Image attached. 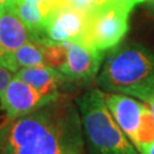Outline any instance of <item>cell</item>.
<instances>
[{"mask_svg": "<svg viewBox=\"0 0 154 154\" xmlns=\"http://www.w3.org/2000/svg\"><path fill=\"white\" fill-rule=\"evenodd\" d=\"M11 7L31 32L41 42L50 8L46 0H16Z\"/></svg>", "mask_w": 154, "mask_h": 154, "instance_id": "obj_11", "label": "cell"}, {"mask_svg": "<svg viewBox=\"0 0 154 154\" xmlns=\"http://www.w3.org/2000/svg\"><path fill=\"white\" fill-rule=\"evenodd\" d=\"M130 11L118 5L113 0L86 14V26L83 32V44L99 51H106L120 45L129 30Z\"/></svg>", "mask_w": 154, "mask_h": 154, "instance_id": "obj_4", "label": "cell"}, {"mask_svg": "<svg viewBox=\"0 0 154 154\" xmlns=\"http://www.w3.org/2000/svg\"><path fill=\"white\" fill-rule=\"evenodd\" d=\"M149 5H151L154 8V0H149Z\"/></svg>", "mask_w": 154, "mask_h": 154, "instance_id": "obj_23", "label": "cell"}, {"mask_svg": "<svg viewBox=\"0 0 154 154\" xmlns=\"http://www.w3.org/2000/svg\"><path fill=\"white\" fill-rule=\"evenodd\" d=\"M0 64L15 73L22 67L46 66L44 44L40 41H29L14 53L0 56Z\"/></svg>", "mask_w": 154, "mask_h": 154, "instance_id": "obj_12", "label": "cell"}, {"mask_svg": "<svg viewBox=\"0 0 154 154\" xmlns=\"http://www.w3.org/2000/svg\"><path fill=\"white\" fill-rule=\"evenodd\" d=\"M154 139V118L152 116V112L149 107L146 105L144 109L142 123L138 130V143H137V151L140 149V147L144 144H147Z\"/></svg>", "mask_w": 154, "mask_h": 154, "instance_id": "obj_14", "label": "cell"}, {"mask_svg": "<svg viewBox=\"0 0 154 154\" xmlns=\"http://www.w3.org/2000/svg\"><path fill=\"white\" fill-rule=\"evenodd\" d=\"M46 1H47V4H48L50 9L56 8V7H62L61 0H46Z\"/></svg>", "mask_w": 154, "mask_h": 154, "instance_id": "obj_20", "label": "cell"}, {"mask_svg": "<svg viewBox=\"0 0 154 154\" xmlns=\"http://www.w3.org/2000/svg\"><path fill=\"white\" fill-rule=\"evenodd\" d=\"M113 1L116 2L118 5H120L121 7H123L127 11H131L135 8V6L140 4V2H144L146 0H113Z\"/></svg>", "mask_w": 154, "mask_h": 154, "instance_id": "obj_17", "label": "cell"}, {"mask_svg": "<svg viewBox=\"0 0 154 154\" xmlns=\"http://www.w3.org/2000/svg\"><path fill=\"white\" fill-rule=\"evenodd\" d=\"M107 0H61L62 6H69L77 11L88 14L89 11L95 9L96 7L104 4Z\"/></svg>", "mask_w": 154, "mask_h": 154, "instance_id": "obj_15", "label": "cell"}, {"mask_svg": "<svg viewBox=\"0 0 154 154\" xmlns=\"http://www.w3.org/2000/svg\"><path fill=\"white\" fill-rule=\"evenodd\" d=\"M104 55L80 41L67 42L66 58L58 69L66 82L89 85L97 78Z\"/></svg>", "mask_w": 154, "mask_h": 154, "instance_id": "obj_5", "label": "cell"}, {"mask_svg": "<svg viewBox=\"0 0 154 154\" xmlns=\"http://www.w3.org/2000/svg\"><path fill=\"white\" fill-rule=\"evenodd\" d=\"M100 90L144 98L154 88V53L143 45H118L96 78Z\"/></svg>", "mask_w": 154, "mask_h": 154, "instance_id": "obj_2", "label": "cell"}, {"mask_svg": "<svg viewBox=\"0 0 154 154\" xmlns=\"http://www.w3.org/2000/svg\"><path fill=\"white\" fill-rule=\"evenodd\" d=\"M87 15L69 6L50 9L46 20L42 44L82 41Z\"/></svg>", "mask_w": 154, "mask_h": 154, "instance_id": "obj_6", "label": "cell"}, {"mask_svg": "<svg viewBox=\"0 0 154 154\" xmlns=\"http://www.w3.org/2000/svg\"><path fill=\"white\" fill-rule=\"evenodd\" d=\"M5 7H6V5L0 0V15H1V13L4 11V9H5Z\"/></svg>", "mask_w": 154, "mask_h": 154, "instance_id": "obj_22", "label": "cell"}, {"mask_svg": "<svg viewBox=\"0 0 154 154\" xmlns=\"http://www.w3.org/2000/svg\"><path fill=\"white\" fill-rule=\"evenodd\" d=\"M1 1H2L6 6H9V5H11L13 2H15L16 0H1Z\"/></svg>", "mask_w": 154, "mask_h": 154, "instance_id": "obj_21", "label": "cell"}, {"mask_svg": "<svg viewBox=\"0 0 154 154\" xmlns=\"http://www.w3.org/2000/svg\"><path fill=\"white\" fill-rule=\"evenodd\" d=\"M15 75V72L11 71L8 67L0 64V94L2 93Z\"/></svg>", "mask_w": 154, "mask_h": 154, "instance_id": "obj_16", "label": "cell"}, {"mask_svg": "<svg viewBox=\"0 0 154 154\" xmlns=\"http://www.w3.org/2000/svg\"><path fill=\"white\" fill-rule=\"evenodd\" d=\"M143 102L149 107V110H151V112H152V116H153V118H154V88L152 89L151 93L144 98Z\"/></svg>", "mask_w": 154, "mask_h": 154, "instance_id": "obj_18", "label": "cell"}, {"mask_svg": "<svg viewBox=\"0 0 154 154\" xmlns=\"http://www.w3.org/2000/svg\"><path fill=\"white\" fill-rule=\"evenodd\" d=\"M1 154H85L78 106L60 95L0 128Z\"/></svg>", "mask_w": 154, "mask_h": 154, "instance_id": "obj_1", "label": "cell"}, {"mask_svg": "<svg viewBox=\"0 0 154 154\" xmlns=\"http://www.w3.org/2000/svg\"><path fill=\"white\" fill-rule=\"evenodd\" d=\"M104 97L105 104L113 119L137 149L138 130L146 104L135 97L123 94L107 93L104 94Z\"/></svg>", "mask_w": 154, "mask_h": 154, "instance_id": "obj_8", "label": "cell"}, {"mask_svg": "<svg viewBox=\"0 0 154 154\" xmlns=\"http://www.w3.org/2000/svg\"><path fill=\"white\" fill-rule=\"evenodd\" d=\"M15 75L49 99L57 98L60 88L66 82L61 72L49 66L22 67Z\"/></svg>", "mask_w": 154, "mask_h": 154, "instance_id": "obj_10", "label": "cell"}, {"mask_svg": "<svg viewBox=\"0 0 154 154\" xmlns=\"http://www.w3.org/2000/svg\"><path fill=\"white\" fill-rule=\"evenodd\" d=\"M53 99L45 97L20 78H14L0 94V104L8 122L26 116Z\"/></svg>", "mask_w": 154, "mask_h": 154, "instance_id": "obj_7", "label": "cell"}, {"mask_svg": "<svg viewBox=\"0 0 154 154\" xmlns=\"http://www.w3.org/2000/svg\"><path fill=\"white\" fill-rule=\"evenodd\" d=\"M45 61L46 66L58 70L66 58V50H67V42L55 44V42H45Z\"/></svg>", "mask_w": 154, "mask_h": 154, "instance_id": "obj_13", "label": "cell"}, {"mask_svg": "<svg viewBox=\"0 0 154 154\" xmlns=\"http://www.w3.org/2000/svg\"><path fill=\"white\" fill-rule=\"evenodd\" d=\"M139 154H154V139L147 144H144L138 151Z\"/></svg>", "mask_w": 154, "mask_h": 154, "instance_id": "obj_19", "label": "cell"}, {"mask_svg": "<svg viewBox=\"0 0 154 154\" xmlns=\"http://www.w3.org/2000/svg\"><path fill=\"white\" fill-rule=\"evenodd\" d=\"M29 41H39L11 7L0 15V56L11 54Z\"/></svg>", "mask_w": 154, "mask_h": 154, "instance_id": "obj_9", "label": "cell"}, {"mask_svg": "<svg viewBox=\"0 0 154 154\" xmlns=\"http://www.w3.org/2000/svg\"><path fill=\"white\" fill-rule=\"evenodd\" d=\"M75 103L89 154H139L113 119L100 89H89Z\"/></svg>", "mask_w": 154, "mask_h": 154, "instance_id": "obj_3", "label": "cell"}]
</instances>
